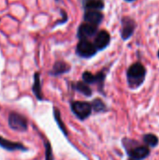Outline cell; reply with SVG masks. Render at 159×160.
Wrapping results in <instances>:
<instances>
[{
    "instance_id": "obj_17",
    "label": "cell",
    "mask_w": 159,
    "mask_h": 160,
    "mask_svg": "<svg viewBox=\"0 0 159 160\" xmlns=\"http://www.w3.org/2000/svg\"><path fill=\"white\" fill-rule=\"evenodd\" d=\"M92 108L96 111V112H104L106 111V105L104 104V102L99 99V98H96L94 99V101L92 102Z\"/></svg>"
},
{
    "instance_id": "obj_20",
    "label": "cell",
    "mask_w": 159,
    "mask_h": 160,
    "mask_svg": "<svg viewBox=\"0 0 159 160\" xmlns=\"http://www.w3.org/2000/svg\"><path fill=\"white\" fill-rule=\"evenodd\" d=\"M126 1H127V2H132V1H134V0H126Z\"/></svg>"
},
{
    "instance_id": "obj_15",
    "label": "cell",
    "mask_w": 159,
    "mask_h": 160,
    "mask_svg": "<svg viewBox=\"0 0 159 160\" xmlns=\"http://www.w3.org/2000/svg\"><path fill=\"white\" fill-rule=\"evenodd\" d=\"M103 8L104 3L101 0H89L85 5V8L87 10H99Z\"/></svg>"
},
{
    "instance_id": "obj_13",
    "label": "cell",
    "mask_w": 159,
    "mask_h": 160,
    "mask_svg": "<svg viewBox=\"0 0 159 160\" xmlns=\"http://www.w3.org/2000/svg\"><path fill=\"white\" fill-rule=\"evenodd\" d=\"M32 91H33L34 95L36 96V98L38 100L43 99V96H42V92H41L40 77H39L38 72L35 73V75H34V83H33V86H32Z\"/></svg>"
},
{
    "instance_id": "obj_9",
    "label": "cell",
    "mask_w": 159,
    "mask_h": 160,
    "mask_svg": "<svg viewBox=\"0 0 159 160\" xmlns=\"http://www.w3.org/2000/svg\"><path fill=\"white\" fill-rule=\"evenodd\" d=\"M110 41H111V36L109 32L102 30L98 32V34L97 35L94 44L97 47V51H101V50H104L106 47H108V45L110 44Z\"/></svg>"
},
{
    "instance_id": "obj_12",
    "label": "cell",
    "mask_w": 159,
    "mask_h": 160,
    "mask_svg": "<svg viewBox=\"0 0 159 160\" xmlns=\"http://www.w3.org/2000/svg\"><path fill=\"white\" fill-rule=\"evenodd\" d=\"M69 69H70V67L67 63H65L63 61H58L53 65L52 69L50 72V74L53 75V76H58V75H61V74H64V73L69 71Z\"/></svg>"
},
{
    "instance_id": "obj_5",
    "label": "cell",
    "mask_w": 159,
    "mask_h": 160,
    "mask_svg": "<svg viewBox=\"0 0 159 160\" xmlns=\"http://www.w3.org/2000/svg\"><path fill=\"white\" fill-rule=\"evenodd\" d=\"M76 52H77L78 55L81 57L90 58L97 53V49L95 46V44H93L88 39H82V40H80V42L77 45Z\"/></svg>"
},
{
    "instance_id": "obj_1",
    "label": "cell",
    "mask_w": 159,
    "mask_h": 160,
    "mask_svg": "<svg viewBox=\"0 0 159 160\" xmlns=\"http://www.w3.org/2000/svg\"><path fill=\"white\" fill-rule=\"evenodd\" d=\"M146 69L144 66L141 63L133 64L127 70V83L130 88L140 87L145 79Z\"/></svg>"
},
{
    "instance_id": "obj_4",
    "label": "cell",
    "mask_w": 159,
    "mask_h": 160,
    "mask_svg": "<svg viewBox=\"0 0 159 160\" xmlns=\"http://www.w3.org/2000/svg\"><path fill=\"white\" fill-rule=\"evenodd\" d=\"M92 110V105L88 102L74 101L71 103V111L80 120H85L88 118L91 115Z\"/></svg>"
},
{
    "instance_id": "obj_2",
    "label": "cell",
    "mask_w": 159,
    "mask_h": 160,
    "mask_svg": "<svg viewBox=\"0 0 159 160\" xmlns=\"http://www.w3.org/2000/svg\"><path fill=\"white\" fill-rule=\"evenodd\" d=\"M125 142H127L125 143V147L127 151V154L129 156V159L133 160H142L149 157L150 150L147 146L140 145L137 142H133L130 140H125Z\"/></svg>"
},
{
    "instance_id": "obj_11",
    "label": "cell",
    "mask_w": 159,
    "mask_h": 160,
    "mask_svg": "<svg viewBox=\"0 0 159 160\" xmlns=\"http://www.w3.org/2000/svg\"><path fill=\"white\" fill-rule=\"evenodd\" d=\"M82 80L86 83H98L100 85H103V82L105 80V75L103 72L94 75V74L86 71L82 74Z\"/></svg>"
},
{
    "instance_id": "obj_3",
    "label": "cell",
    "mask_w": 159,
    "mask_h": 160,
    "mask_svg": "<svg viewBox=\"0 0 159 160\" xmlns=\"http://www.w3.org/2000/svg\"><path fill=\"white\" fill-rule=\"evenodd\" d=\"M7 124H8V127L12 130H15V131L23 132V131H26L28 128L26 118L23 115L16 112H12L9 113L8 118H7Z\"/></svg>"
},
{
    "instance_id": "obj_10",
    "label": "cell",
    "mask_w": 159,
    "mask_h": 160,
    "mask_svg": "<svg viewBox=\"0 0 159 160\" xmlns=\"http://www.w3.org/2000/svg\"><path fill=\"white\" fill-rule=\"evenodd\" d=\"M103 20V15L98 10H86L84 14V21L94 25H98Z\"/></svg>"
},
{
    "instance_id": "obj_7",
    "label": "cell",
    "mask_w": 159,
    "mask_h": 160,
    "mask_svg": "<svg viewBox=\"0 0 159 160\" xmlns=\"http://www.w3.org/2000/svg\"><path fill=\"white\" fill-rule=\"evenodd\" d=\"M97 25H94V24L89 23V22H83L80 25V27L78 29L77 36L81 40L82 39H88L89 38L95 36L97 34Z\"/></svg>"
},
{
    "instance_id": "obj_14",
    "label": "cell",
    "mask_w": 159,
    "mask_h": 160,
    "mask_svg": "<svg viewBox=\"0 0 159 160\" xmlns=\"http://www.w3.org/2000/svg\"><path fill=\"white\" fill-rule=\"evenodd\" d=\"M74 88H75L78 92L83 94V95L86 96V97H90V96L92 95V90H91V88H90V87L87 85V83L84 82H77L76 84H74Z\"/></svg>"
},
{
    "instance_id": "obj_21",
    "label": "cell",
    "mask_w": 159,
    "mask_h": 160,
    "mask_svg": "<svg viewBox=\"0 0 159 160\" xmlns=\"http://www.w3.org/2000/svg\"><path fill=\"white\" fill-rule=\"evenodd\" d=\"M158 57H159V51H158Z\"/></svg>"
},
{
    "instance_id": "obj_6",
    "label": "cell",
    "mask_w": 159,
    "mask_h": 160,
    "mask_svg": "<svg viewBox=\"0 0 159 160\" xmlns=\"http://www.w3.org/2000/svg\"><path fill=\"white\" fill-rule=\"evenodd\" d=\"M122 23V30H121V36L124 40H127L131 38V36L135 32L136 28V22L134 20H132L129 17H124L121 21Z\"/></svg>"
},
{
    "instance_id": "obj_19",
    "label": "cell",
    "mask_w": 159,
    "mask_h": 160,
    "mask_svg": "<svg viewBox=\"0 0 159 160\" xmlns=\"http://www.w3.org/2000/svg\"><path fill=\"white\" fill-rule=\"evenodd\" d=\"M44 145H45V160H53L52 150V146L50 142L47 141H44Z\"/></svg>"
},
{
    "instance_id": "obj_18",
    "label": "cell",
    "mask_w": 159,
    "mask_h": 160,
    "mask_svg": "<svg viewBox=\"0 0 159 160\" xmlns=\"http://www.w3.org/2000/svg\"><path fill=\"white\" fill-rule=\"evenodd\" d=\"M53 115H54V119L55 121L57 122V125L59 126V128H61V130L64 132L65 135H67V129H66V127L65 125L63 124V121L61 119V115H60V112L57 109H54L53 110Z\"/></svg>"
},
{
    "instance_id": "obj_16",
    "label": "cell",
    "mask_w": 159,
    "mask_h": 160,
    "mask_svg": "<svg viewBox=\"0 0 159 160\" xmlns=\"http://www.w3.org/2000/svg\"><path fill=\"white\" fill-rule=\"evenodd\" d=\"M143 141L149 147H156L158 143V138L154 134H147L143 137Z\"/></svg>"
},
{
    "instance_id": "obj_8",
    "label": "cell",
    "mask_w": 159,
    "mask_h": 160,
    "mask_svg": "<svg viewBox=\"0 0 159 160\" xmlns=\"http://www.w3.org/2000/svg\"><path fill=\"white\" fill-rule=\"evenodd\" d=\"M0 147L7 150V151H26L27 148L21 142H12L9 140H7L3 137L0 136Z\"/></svg>"
}]
</instances>
